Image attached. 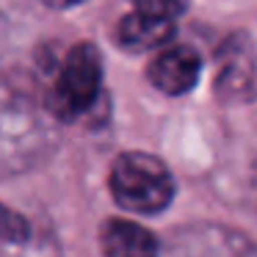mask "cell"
Listing matches in <instances>:
<instances>
[{
	"instance_id": "cell-8",
	"label": "cell",
	"mask_w": 257,
	"mask_h": 257,
	"mask_svg": "<svg viewBox=\"0 0 257 257\" xmlns=\"http://www.w3.org/2000/svg\"><path fill=\"white\" fill-rule=\"evenodd\" d=\"M177 25L172 17H158V14L133 12L119 20L116 25V45L130 53H144V50H161L163 45L174 39Z\"/></svg>"
},
{
	"instance_id": "cell-4",
	"label": "cell",
	"mask_w": 257,
	"mask_h": 257,
	"mask_svg": "<svg viewBox=\"0 0 257 257\" xmlns=\"http://www.w3.org/2000/svg\"><path fill=\"white\" fill-rule=\"evenodd\" d=\"M163 257H254L249 238L218 224L183 227L172 238Z\"/></svg>"
},
{
	"instance_id": "cell-7",
	"label": "cell",
	"mask_w": 257,
	"mask_h": 257,
	"mask_svg": "<svg viewBox=\"0 0 257 257\" xmlns=\"http://www.w3.org/2000/svg\"><path fill=\"white\" fill-rule=\"evenodd\" d=\"M102 257H161V243L155 232L130 221V218H108L100 227Z\"/></svg>"
},
{
	"instance_id": "cell-6",
	"label": "cell",
	"mask_w": 257,
	"mask_h": 257,
	"mask_svg": "<svg viewBox=\"0 0 257 257\" xmlns=\"http://www.w3.org/2000/svg\"><path fill=\"white\" fill-rule=\"evenodd\" d=\"M199 75H202L199 53L185 45H172V47L163 45V50L147 67V80L169 97H180L185 91H191L199 83Z\"/></svg>"
},
{
	"instance_id": "cell-3",
	"label": "cell",
	"mask_w": 257,
	"mask_h": 257,
	"mask_svg": "<svg viewBox=\"0 0 257 257\" xmlns=\"http://www.w3.org/2000/svg\"><path fill=\"white\" fill-rule=\"evenodd\" d=\"M108 188L119 207L139 216H152L172 205L174 177L166 163L147 152H122L108 174Z\"/></svg>"
},
{
	"instance_id": "cell-1",
	"label": "cell",
	"mask_w": 257,
	"mask_h": 257,
	"mask_svg": "<svg viewBox=\"0 0 257 257\" xmlns=\"http://www.w3.org/2000/svg\"><path fill=\"white\" fill-rule=\"evenodd\" d=\"M56 119L20 80L0 72V174L36 166L56 150Z\"/></svg>"
},
{
	"instance_id": "cell-2",
	"label": "cell",
	"mask_w": 257,
	"mask_h": 257,
	"mask_svg": "<svg viewBox=\"0 0 257 257\" xmlns=\"http://www.w3.org/2000/svg\"><path fill=\"white\" fill-rule=\"evenodd\" d=\"M102 97V58L91 42L72 45L56 64V75L47 89V113L56 122L72 124L89 116Z\"/></svg>"
},
{
	"instance_id": "cell-5",
	"label": "cell",
	"mask_w": 257,
	"mask_h": 257,
	"mask_svg": "<svg viewBox=\"0 0 257 257\" xmlns=\"http://www.w3.org/2000/svg\"><path fill=\"white\" fill-rule=\"evenodd\" d=\"M216 91L229 100H249L254 91V53L249 34H232L216 53Z\"/></svg>"
},
{
	"instance_id": "cell-10",
	"label": "cell",
	"mask_w": 257,
	"mask_h": 257,
	"mask_svg": "<svg viewBox=\"0 0 257 257\" xmlns=\"http://www.w3.org/2000/svg\"><path fill=\"white\" fill-rule=\"evenodd\" d=\"M0 257H61V251L53 238H34L31 235L25 243L0 249Z\"/></svg>"
},
{
	"instance_id": "cell-12",
	"label": "cell",
	"mask_w": 257,
	"mask_h": 257,
	"mask_svg": "<svg viewBox=\"0 0 257 257\" xmlns=\"http://www.w3.org/2000/svg\"><path fill=\"white\" fill-rule=\"evenodd\" d=\"M45 6H50V9H58V12H64V9H72V6H78V3H83V0H42Z\"/></svg>"
},
{
	"instance_id": "cell-9",
	"label": "cell",
	"mask_w": 257,
	"mask_h": 257,
	"mask_svg": "<svg viewBox=\"0 0 257 257\" xmlns=\"http://www.w3.org/2000/svg\"><path fill=\"white\" fill-rule=\"evenodd\" d=\"M31 235H34V227H31L28 218L0 202V243L3 246H20V243H25Z\"/></svg>"
},
{
	"instance_id": "cell-11",
	"label": "cell",
	"mask_w": 257,
	"mask_h": 257,
	"mask_svg": "<svg viewBox=\"0 0 257 257\" xmlns=\"http://www.w3.org/2000/svg\"><path fill=\"white\" fill-rule=\"evenodd\" d=\"M136 12L144 14H158V17H180L188 9V0H130Z\"/></svg>"
}]
</instances>
